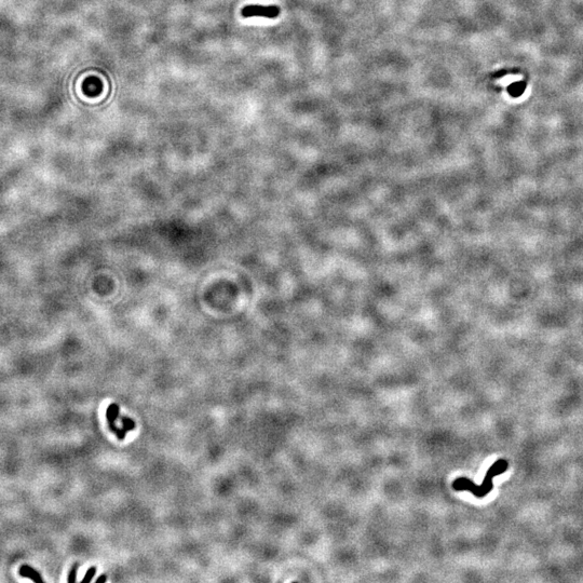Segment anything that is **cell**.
<instances>
[{
	"mask_svg": "<svg viewBox=\"0 0 583 583\" xmlns=\"http://www.w3.org/2000/svg\"><path fill=\"white\" fill-rule=\"evenodd\" d=\"M507 468H508V464H507L506 460H498L487 471L486 476H485V479H484L482 485H480V486L475 485L472 481L466 479V477H460V479L455 480V482L453 483V488L455 490H467V491H470V493H472L476 498H483V497H485L491 489H493V487H494L493 479L494 477L498 474L503 473L504 471L507 470Z\"/></svg>",
	"mask_w": 583,
	"mask_h": 583,
	"instance_id": "6da1fadb",
	"label": "cell"
},
{
	"mask_svg": "<svg viewBox=\"0 0 583 583\" xmlns=\"http://www.w3.org/2000/svg\"><path fill=\"white\" fill-rule=\"evenodd\" d=\"M241 14L243 17H253V16H260L267 18H276L280 14V9L277 5L264 6V5H246L241 11Z\"/></svg>",
	"mask_w": 583,
	"mask_h": 583,
	"instance_id": "7a4b0ae2",
	"label": "cell"
},
{
	"mask_svg": "<svg viewBox=\"0 0 583 583\" xmlns=\"http://www.w3.org/2000/svg\"><path fill=\"white\" fill-rule=\"evenodd\" d=\"M119 411H120V407L119 405L113 403L108 406L107 411H106V418H107V421H108V425H109V429L115 432L117 437L119 438L120 441L124 440V437L127 435V431L124 430L123 428H117V425L115 424V421L117 420V418L119 417Z\"/></svg>",
	"mask_w": 583,
	"mask_h": 583,
	"instance_id": "3957f363",
	"label": "cell"
},
{
	"mask_svg": "<svg viewBox=\"0 0 583 583\" xmlns=\"http://www.w3.org/2000/svg\"><path fill=\"white\" fill-rule=\"evenodd\" d=\"M19 575H21L22 577H24V578H29L30 580H32L36 583H42L43 582L41 575L39 574L37 571H35L34 568H31L29 565H23L21 568H19Z\"/></svg>",
	"mask_w": 583,
	"mask_h": 583,
	"instance_id": "277c9868",
	"label": "cell"
},
{
	"mask_svg": "<svg viewBox=\"0 0 583 583\" xmlns=\"http://www.w3.org/2000/svg\"><path fill=\"white\" fill-rule=\"evenodd\" d=\"M525 87L526 84L524 82H516L511 87H509V93H511V95L513 96H520L524 92Z\"/></svg>",
	"mask_w": 583,
	"mask_h": 583,
	"instance_id": "5b68a950",
	"label": "cell"
},
{
	"mask_svg": "<svg viewBox=\"0 0 583 583\" xmlns=\"http://www.w3.org/2000/svg\"><path fill=\"white\" fill-rule=\"evenodd\" d=\"M120 420H121V422H122L123 429L126 430L127 432H128V431H133V430L135 429V427H136L135 421L133 420V419H131V418H129V417L123 416V417H121Z\"/></svg>",
	"mask_w": 583,
	"mask_h": 583,
	"instance_id": "8992f818",
	"label": "cell"
},
{
	"mask_svg": "<svg viewBox=\"0 0 583 583\" xmlns=\"http://www.w3.org/2000/svg\"><path fill=\"white\" fill-rule=\"evenodd\" d=\"M95 574H96V567H94V566L90 567L88 569V571H87L86 576H84V578L82 579L81 583H89V582L92 581V579H93V577L95 576Z\"/></svg>",
	"mask_w": 583,
	"mask_h": 583,
	"instance_id": "52a82bcc",
	"label": "cell"
},
{
	"mask_svg": "<svg viewBox=\"0 0 583 583\" xmlns=\"http://www.w3.org/2000/svg\"><path fill=\"white\" fill-rule=\"evenodd\" d=\"M78 567H79V565L75 564L73 566V568H71L70 571H69L68 578H67L68 583H75L76 582V580H77V571H78Z\"/></svg>",
	"mask_w": 583,
	"mask_h": 583,
	"instance_id": "ba28073f",
	"label": "cell"
},
{
	"mask_svg": "<svg viewBox=\"0 0 583 583\" xmlns=\"http://www.w3.org/2000/svg\"><path fill=\"white\" fill-rule=\"evenodd\" d=\"M106 581H107V576H106V575H102L101 577H98V578L96 579V583H102V582H104V583H105V582H106Z\"/></svg>",
	"mask_w": 583,
	"mask_h": 583,
	"instance_id": "9c48e42d",
	"label": "cell"
}]
</instances>
